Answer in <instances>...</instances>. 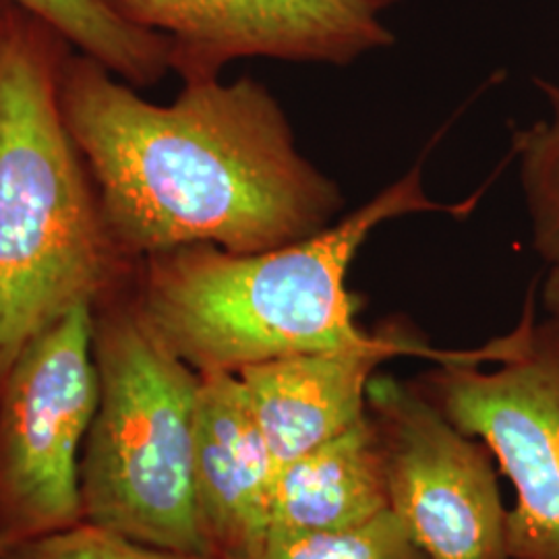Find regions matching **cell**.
Returning <instances> with one entry per match:
<instances>
[{"mask_svg": "<svg viewBox=\"0 0 559 559\" xmlns=\"http://www.w3.org/2000/svg\"><path fill=\"white\" fill-rule=\"evenodd\" d=\"M60 106L112 242L133 265L189 245L274 249L320 233L344 207L338 182L300 152L261 81L182 83L175 102L156 104L71 52Z\"/></svg>", "mask_w": 559, "mask_h": 559, "instance_id": "cell-1", "label": "cell"}, {"mask_svg": "<svg viewBox=\"0 0 559 559\" xmlns=\"http://www.w3.org/2000/svg\"><path fill=\"white\" fill-rule=\"evenodd\" d=\"M479 198L431 200L419 162L307 239L255 253L189 245L150 255L135 265L131 293L145 323L198 373L359 344L369 332L355 318L348 274L362 245L406 216H466Z\"/></svg>", "mask_w": 559, "mask_h": 559, "instance_id": "cell-2", "label": "cell"}, {"mask_svg": "<svg viewBox=\"0 0 559 559\" xmlns=\"http://www.w3.org/2000/svg\"><path fill=\"white\" fill-rule=\"evenodd\" d=\"M71 52L52 25L0 0V385L29 340L135 274L64 122Z\"/></svg>", "mask_w": 559, "mask_h": 559, "instance_id": "cell-3", "label": "cell"}, {"mask_svg": "<svg viewBox=\"0 0 559 559\" xmlns=\"http://www.w3.org/2000/svg\"><path fill=\"white\" fill-rule=\"evenodd\" d=\"M92 346L100 402L81 456L83 522L210 556L193 496L200 373L141 318L131 284L94 307Z\"/></svg>", "mask_w": 559, "mask_h": 559, "instance_id": "cell-4", "label": "cell"}, {"mask_svg": "<svg viewBox=\"0 0 559 559\" xmlns=\"http://www.w3.org/2000/svg\"><path fill=\"white\" fill-rule=\"evenodd\" d=\"M512 483L510 559H559V321L531 295L514 330L415 380Z\"/></svg>", "mask_w": 559, "mask_h": 559, "instance_id": "cell-5", "label": "cell"}, {"mask_svg": "<svg viewBox=\"0 0 559 559\" xmlns=\"http://www.w3.org/2000/svg\"><path fill=\"white\" fill-rule=\"evenodd\" d=\"M94 307L29 340L0 385V554L83 524L81 456L100 402Z\"/></svg>", "mask_w": 559, "mask_h": 559, "instance_id": "cell-6", "label": "cell"}, {"mask_svg": "<svg viewBox=\"0 0 559 559\" xmlns=\"http://www.w3.org/2000/svg\"><path fill=\"white\" fill-rule=\"evenodd\" d=\"M367 411L380 433L390 512L427 559H510L491 450L415 381L378 373Z\"/></svg>", "mask_w": 559, "mask_h": 559, "instance_id": "cell-7", "label": "cell"}, {"mask_svg": "<svg viewBox=\"0 0 559 559\" xmlns=\"http://www.w3.org/2000/svg\"><path fill=\"white\" fill-rule=\"evenodd\" d=\"M168 41L182 83L221 80L240 59L348 67L394 46L369 0H102Z\"/></svg>", "mask_w": 559, "mask_h": 559, "instance_id": "cell-8", "label": "cell"}, {"mask_svg": "<svg viewBox=\"0 0 559 559\" xmlns=\"http://www.w3.org/2000/svg\"><path fill=\"white\" fill-rule=\"evenodd\" d=\"M471 353L433 348L406 325L392 323L359 344L265 360L237 376L280 466L367 415L369 381L385 360L423 357L448 362Z\"/></svg>", "mask_w": 559, "mask_h": 559, "instance_id": "cell-9", "label": "cell"}, {"mask_svg": "<svg viewBox=\"0 0 559 559\" xmlns=\"http://www.w3.org/2000/svg\"><path fill=\"white\" fill-rule=\"evenodd\" d=\"M278 462L237 373H200L193 496L210 556L258 559L272 528Z\"/></svg>", "mask_w": 559, "mask_h": 559, "instance_id": "cell-10", "label": "cell"}, {"mask_svg": "<svg viewBox=\"0 0 559 559\" xmlns=\"http://www.w3.org/2000/svg\"><path fill=\"white\" fill-rule=\"evenodd\" d=\"M388 510L380 433L367 411L332 440L280 464L270 531L336 533Z\"/></svg>", "mask_w": 559, "mask_h": 559, "instance_id": "cell-11", "label": "cell"}, {"mask_svg": "<svg viewBox=\"0 0 559 559\" xmlns=\"http://www.w3.org/2000/svg\"><path fill=\"white\" fill-rule=\"evenodd\" d=\"M52 25L78 52L92 57L133 87L170 73V48L154 32L117 17L102 0H11Z\"/></svg>", "mask_w": 559, "mask_h": 559, "instance_id": "cell-12", "label": "cell"}, {"mask_svg": "<svg viewBox=\"0 0 559 559\" xmlns=\"http://www.w3.org/2000/svg\"><path fill=\"white\" fill-rule=\"evenodd\" d=\"M547 112L512 138L531 245L547 265L559 263V83L535 80Z\"/></svg>", "mask_w": 559, "mask_h": 559, "instance_id": "cell-13", "label": "cell"}, {"mask_svg": "<svg viewBox=\"0 0 559 559\" xmlns=\"http://www.w3.org/2000/svg\"><path fill=\"white\" fill-rule=\"evenodd\" d=\"M258 559H427L388 510L336 533L270 531Z\"/></svg>", "mask_w": 559, "mask_h": 559, "instance_id": "cell-14", "label": "cell"}, {"mask_svg": "<svg viewBox=\"0 0 559 559\" xmlns=\"http://www.w3.org/2000/svg\"><path fill=\"white\" fill-rule=\"evenodd\" d=\"M0 559H218L205 554L164 549L127 539L119 533L80 524L59 535L13 547Z\"/></svg>", "mask_w": 559, "mask_h": 559, "instance_id": "cell-15", "label": "cell"}, {"mask_svg": "<svg viewBox=\"0 0 559 559\" xmlns=\"http://www.w3.org/2000/svg\"><path fill=\"white\" fill-rule=\"evenodd\" d=\"M540 302L547 311V318L559 321V263L547 265L545 278L540 284Z\"/></svg>", "mask_w": 559, "mask_h": 559, "instance_id": "cell-16", "label": "cell"}, {"mask_svg": "<svg viewBox=\"0 0 559 559\" xmlns=\"http://www.w3.org/2000/svg\"><path fill=\"white\" fill-rule=\"evenodd\" d=\"M380 13H383V11H388V9H392V7H396V4H400L402 0H369Z\"/></svg>", "mask_w": 559, "mask_h": 559, "instance_id": "cell-17", "label": "cell"}]
</instances>
